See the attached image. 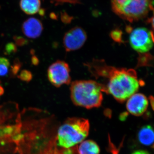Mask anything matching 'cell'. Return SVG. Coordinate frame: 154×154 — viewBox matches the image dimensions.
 Returning a JSON list of instances; mask_svg holds the SVG:
<instances>
[{
    "label": "cell",
    "mask_w": 154,
    "mask_h": 154,
    "mask_svg": "<svg viewBox=\"0 0 154 154\" xmlns=\"http://www.w3.org/2000/svg\"><path fill=\"white\" fill-rule=\"evenodd\" d=\"M77 149L79 154H99L100 153L99 146L93 140L83 141Z\"/></svg>",
    "instance_id": "7c38bea8"
},
{
    "label": "cell",
    "mask_w": 154,
    "mask_h": 154,
    "mask_svg": "<svg viewBox=\"0 0 154 154\" xmlns=\"http://www.w3.org/2000/svg\"><path fill=\"white\" fill-rule=\"evenodd\" d=\"M18 78L23 82H29L33 78V75L31 72L27 70H23L18 75Z\"/></svg>",
    "instance_id": "9a60e30c"
},
{
    "label": "cell",
    "mask_w": 154,
    "mask_h": 154,
    "mask_svg": "<svg viewBox=\"0 0 154 154\" xmlns=\"http://www.w3.org/2000/svg\"><path fill=\"white\" fill-rule=\"evenodd\" d=\"M70 73V69L68 64L63 60L57 61L48 69V80L57 88L70 84L71 78Z\"/></svg>",
    "instance_id": "8992f818"
},
{
    "label": "cell",
    "mask_w": 154,
    "mask_h": 154,
    "mask_svg": "<svg viewBox=\"0 0 154 154\" xmlns=\"http://www.w3.org/2000/svg\"><path fill=\"white\" fill-rule=\"evenodd\" d=\"M138 138L141 143L150 146L154 143V129L149 125H145L141 128L138 134Z\"/></svg>",
    "instance_id": "30bf717a"
},
{
    "label": "cell",
    "mask_w": 154,
    "mask_h": 154,
    "mask_svg": "<svg viewBox=\"0 0 154 154\" xmlns=\"http://www.w3.org/2000/svg\"><path fill=\"white\" fill-rule=\"evenodd\" d=\"M4 93V88L2 87V86H0V96H2V95Z\"/></svg>",
    "instance_id": "cb8c5ba5"
},
{
    "label": "cell",
    "mask_w": 154,
    "mask_h": 154,
    "mask_svg": "<svg viewBox=\"0 0 154 154\" xmlns=\"http://www.w3.org/2000/svg\"><path fill=\"white\" fill-rule=\"evenodd\" d=\"M132 154H149L147 152H146L144 151H137L134 152Z\"/></svg>",
    "instance_id": "7402d4cb"
},
{
    "label": "cell",
    "mask_w": 154,
    "mask_h": 154,
    "mask_svg": "<svg viewBox=\"0 0 154 154\" xmlns=\"http://www.w3.org/2000/svg\"><path fill=\"white\" fill-rule=\"evenodd\" d=\"M89 130L90 123L88 119L78 117L68 119L58 131V146L63 149L73 147L87 137Z\"/></svg>",
    "instance_id": "3957f363"
},
{
    "label": "cell",
    "mask_w": 154,
    "mask_h": 154,
    "mask_svg": "<svg viewBox=\"0 0 154 154\" xmlns=\"http://www.w3.org/2000/svg\"><path fill=\"white\" fill-rule=\"evenodd\" d=\"M112 10L117 16L130 22L138 21L153 11V0H111Z\"/></svg>",
    "instance_id": "277c9868"
},
{
    "label": "cell",
    "mask_w": 154,
    "mask_h": 154,
    "mask_svg": "<svg viewBox=\"0 0 154 154\" xmlns=\"http://www.w3.org/2000/svg\"><path fill=\"white\" fill-rule=\"evenodd\" d=\"M110 36L113 41L119 43L123 42L122 40V32L119 29H114L110 33Z\"/></svg>",
    "instance_id": "5bb4252c"
},
{
    "label": "cell",
    "mask_w": 154,
    "mask_h": 154,
    "mask_svg": "<svg viewBox=\"0 0 154 154\" xmlns=\"http://www.w3.org/2000/svg\"><path fill=\"white\" fill-rule=\"evenodd\" d=\"M149 99L152 108L154 110V97L152 96H150V97H149Z\"/></svg>",
    "instance_id": "44dd1931"
},
{
    "label": "cell",
    "mask_w": 154,
    "mask_h": 154,
    "mask_svg": "<svg viewBox=\"0 0 154 154\" xmlns=\"http://www.w3.org/2000/svg\"><path fill=\"white\" fill-rule=\"evenodd\" d=\"M14 41L17 45L19 46H23L28 44V41L26 38L20 36H14Z\"/></svg>",
    "instance_id": "e0dca14e"
},
{
    "label": "cell",
    "mask_w": 154,
    "mask_h": 154,
    "mask_svg": "<svg viewBox=\"0 0 154 154\" xmlns=\"http://www.w3.org/2000/svg\"><path fill=\"white\" fill-rule=\"evenodd\" d=\"M152 11L153 12V15L151 18L149 19L148 22L151 24L152 27L153 29V31L154 32V9Z\"/></svg>",
    "instance_id": "ffe728a7"
},
{
    "label": "cell",
    "mask_w": 154,
    "mask_h": 154,
    "mask_svg": "<svg viewBox=\"0 0 154 154\" xmlns=\"http://www.w3.org/2000/svg\"><path fill=\"white\" fill-rule=\"evenodd\" d=\"M21 65L19 61H16L14 63V65L11 66V72L14 75H16L21 68Z\"/></svg>",
    "instance_id": "ac0fdd59"
},
{
    "label": "cell",
    "mask_w": 154,
    "mask_h": 154,
    "mask_svg": "<svg viewBox=\"0 0 154 154\" xmlns=\"http://www.w3.org/2000/svg\"><path fill=\"white\" fill-rule=\"evenodd\" d=\"M70 97L76 106L87 108L99 107L103 101V86L94 80H78L71 84Z\"/></svg>",
    "instance_id": "7a4b0ae2"
},
{
    "label": "cell",
    "mask_w": 154,
    "mask_h": 154,
    "mask_svg": "<svg viewBox=\"0 0 154 154\" xmlns=\"http://www.w3.org/2000/svg\"><path fill=\"white\" fill-rule=\"evenodd\" d=\"M126 106L130 113L135 116H140L147 109L148 101L143 94L135 93L127 99Z\"/></svg>",
    "instance_id": "ba28073f"
},
{
    "label": "cell",
    "mask_w": 154,
    "mask_h": 154,
    "mask_svg": "<svg viewBox=\"0 0 154 154\" xmlns=\"http://www.w3.org/2000/svg\"><path fill=\"white\" fill-rule=\"evenodd\" d=\"M5 50L6 54L8 55L15 53L17 51V46L13 42H10L6 45Z\"/></svg>",
    "instance_id": "2e32d148"
},
{
    "label": "cell",
    "mask_w": 154,
    "mask_h": 154,
    "mask_svg": "<svg viewBox=\"0 0 154 154\" xmlns=\"http://www.w3.org/2000/svg\"><path fill=\"white\" fill-rule=\"evenodd\" d=\"M38 14H39V15L41 16H44L45 14V10L43 9H41L39 10V11H38Z\"/></svg>",
    "instance_id": "603a6c76"
},
{
    "label": "cell",
    "mask_w": 154,
    "mask_h": 154,
    "mask_svg": "<svg viewBox=\"0 0 154 154\" xmlns=\"http://www.w3.org/2000/svg\"><path fill=\"white\" fill-rule=\"evenodd\" d=\"M87 34L82 28L75 27L69 30L63 38L64 47L67 52L79 49L85 43Z\"/></svg>",
    "instance_id": "52a82bcc"
},
{
    "label": "cell",
    "mask_w": 154,
    "mask_h": 154,
    "mask_svg": "<svg viewBox=\"0 0 154 154\" xmlns=\"http://www.w3.org/2000/svg\"><path fill=\"white\" fill-rule=\"evenodd\" d=\"M10 63L8 59L0 57V76H5L8 72Z\"/></svg>",
    "instance_id": "4fadbf2b"
},
{
    "label": "cell",
    "mask_w": 154,
    "mask_h": 154,
    "mask_svg": "<svg viewBox=\"0 0 154 154\" xmlns=\"http://www.w3.org/2000/svg\"><path fill=\"white\" fill-rule=\"evenodd\" d=\"M85 66L95 79L103 80V93L110 94L119 102H125L138 91L140 82L133 69L110 66L102 60L94 59Z\"/></svg>",
    "instance_id": "6da1fadb"
},
{
    "label": "cell",
    "mask_w": 154,
    "mask_h": 154,
    "mask_svg": "<svg viewBox=\"0 0 154 154\" xmlns=\"http://www.w3.org/2000/svg\"><path fill=\"white\" fill-rule=\"evenodd\" d=\"M129 32V42L133 49L140 54L146 53L152 49L154 42L152 31L138 28Z\"/></svg>",
    "instance_id": "5b68a950"
},
{
    "label": "cell",
    "mask_w": 154,
    "mask_h": 154,
    "mask_svg": "<svg viewBox=\"0 0 154 154\" xmlns=\"http://www.w3.org/2000/svg\"><path fill=\"white\" fill-rule=\"evenodd\" d=\"M153 147H154V146H153Z\"/></svg>",
    "instance_id": "d4e9b609"
},
{
    "label": "cell",
    "mask_w": 154,
    "mask_h": 154,
    "mask_svg": "<svg viewBox=\"0 0 154 154\" xmlns=\"http://www.w3.org/2000/svg\"><path fill=\"white\" fill-rule=\"evenodd\" d=\"M20 6L21 10L28 15H33L38 13L40 9V0H21Z\"/></svg>",
    "instance_id": "8fae6325"
},
{
    "label": "cell",
    "mask_w": 154,
    "mask_h": 154,
    "mask_svg": "<svg viewBox=\"0 0 154 154\" xmlns=\"http://www.w3.org/2000/svg\"><path fill=\"white\" fill-rule=\"evenodd\" d=\"M31 63L34 66L38 65L39 63V60L37 57L34 55L31 58Z\"/></svg>",
    "instance_id": "d6986e66"
},
{
    "label": "cell",
    "mask_w": 154,
    "mask_h": 154,
    "mask_svg": "<svg viewBox=\"0 0 154 154\" xmlns=\"http://www.w3.org/2000/svg\"><path fill=\"white\" fill-rule=\"evenodd\" d=\"M43 29L41 21L35 18L27 19L22 25V32L25 36L29 38H38L41 35Z\"/></svg>",
    "instance_id": "9c48e42d"
}]
</instances>
